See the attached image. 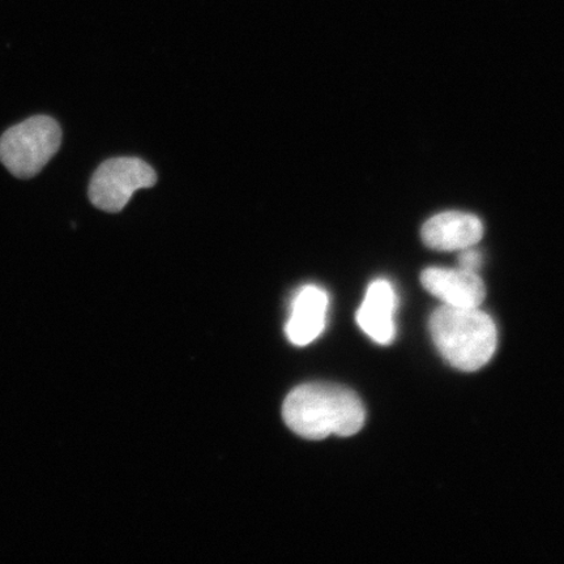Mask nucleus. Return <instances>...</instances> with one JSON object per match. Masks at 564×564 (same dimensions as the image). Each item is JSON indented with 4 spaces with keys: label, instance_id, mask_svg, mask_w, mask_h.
<instances>
[{
    "label": "nucleus",
    "instance_id": "obj_1",
    "mask_svg": "<svg viewBox=\"0 0 564 564\" xmlns=\"http://www.w3.org/2000/svg\"><path fill=\"white\" fill-rule=\"evenodd\" d=\"M282 414L293 433L310 441L355 435L366 419L361 399L349 388L333 383L295 388L289 393Z\"/></svg>",
    "mask_w": 564,
    "mask_h": 564
},
{
    "label": "nucleus",
    "instance_id": "obj_2",
    "mask_svg": "<svg viewBox=\"0 0 564 564\" xmlns=\"http://www.w3.org/2000/svg\"><path fill=\"white\" fill-rule=\"evenodd\" d=\"M429 328L442 357L457 370L482 369L496 352V324L479 307L443 305L430 317Z\"/></svg>",
    "mask_w": 564,
    "mask_h": 564
},
{
    "label": "nucleus",
    "instance_id": "obj_3",
    "mask_svg": "<svg viewBox=\"0 0 564 564\" xmlns=\"http://www.w3.org/2000/svg\"><path fill=\"white\" fill-rule=\"evenodd\" d=\"M61 143V127L53 118L33 117L3 133L0 161L18 178H32L58 152Z\"/></svg>",
    "mask_w": 564,
    "mask_h": 564
},
{
    "label": "nucleus",
    "instance_id": "obj_4",
    "mask_svg": "<svg viewBox=\"0 0 564 564\" xmlns=\"http://www.w3.org/2000/svg\"><path fill=\"white\" fill-rule=\"evenodd\" d=\"M158 176L143 160L119 158L105 161L94 174L89 185V199L105 212L122 210L133 194L152 187Z\"/></svg>",
    "mask_w": 564,
    "mask_h": 564
},
{
    "label": "nucleus",
    "instance_id": "obj_5",
    "mask_svg": "<svg viewBox=\"0 0 564 564\" xmlns=\"http://www.w3.org/2000/svg\"><path fill=\"white\" fill-rule=\"evenodd\" d=\"M421 282L430 294L447 306L479 307L486 297L481 278L462 268H427L421 274Z\"/></svg>",
    "mask_w": 564,
    "mask_h": 564
},
{
    "label": "nucleus",
    "instance_id": "obj_6",
    "mask_svg": "<svg viewBox=\"0 0 564 564\" xmlns=\"http://www.w3.org/2000/svg\"><path fill=\"white\" fill-rule=\"evenodd\" d=\"M421 236L430 249L460 251L475 246L484 236L481 220L463 212H444L423 225Z\"/></svg>",
    "mask_w": 564,
    "mask_h": 564
},
{
    "label": "nucleus",
    "instance_id": "obj_7",
    "mask_svg": "<svg viewBox=\"0 0 564 564\" xmlns=\"http://www.w3.org/2000/svg\"><path fill=\"white\" fill-rule=\"evenodd\" d=\"M397 293L387 280H377L368 289L362 306L357 313L358 326L372 341L388 345L397 334L394 310L398 305Z\"/></svg>",
    "mask_w": 564,
    "mask_h": 564
},
{
    "label": "nucleus",
    "instance_id": "obj_8",
    "mask_svg": "<svg viewBox=\"0 0 564 564\" xmlns=\"http://www.w3.org/2000/svg\"><path fill=\"white\" fill-rule=\"evenodd\" d=\"M328 295L323 289L307 285L294 299L286 324V336L299 347L312 344L326 328Z\"/></svg>",
    "mask_w": 564,
    "mask_h": 564
},
{
    "label": "nucleus",
    "instance_id": "obj_9",
    "mask_svg": "<svg viewBox=\"0 0 564 564\" xmlns=\"http://www.w3.org/2000/svg\"><path fill=\"white\" fill-rule=\"evenodd\" d=\"M460 251V256H458V268L477 273L479 267L482 264L481 253L475 250L474 246L467 247V249H463Z\"/></svg>",
    "mask_w": 564,
    "mask_h": 564
}]
</instances>
